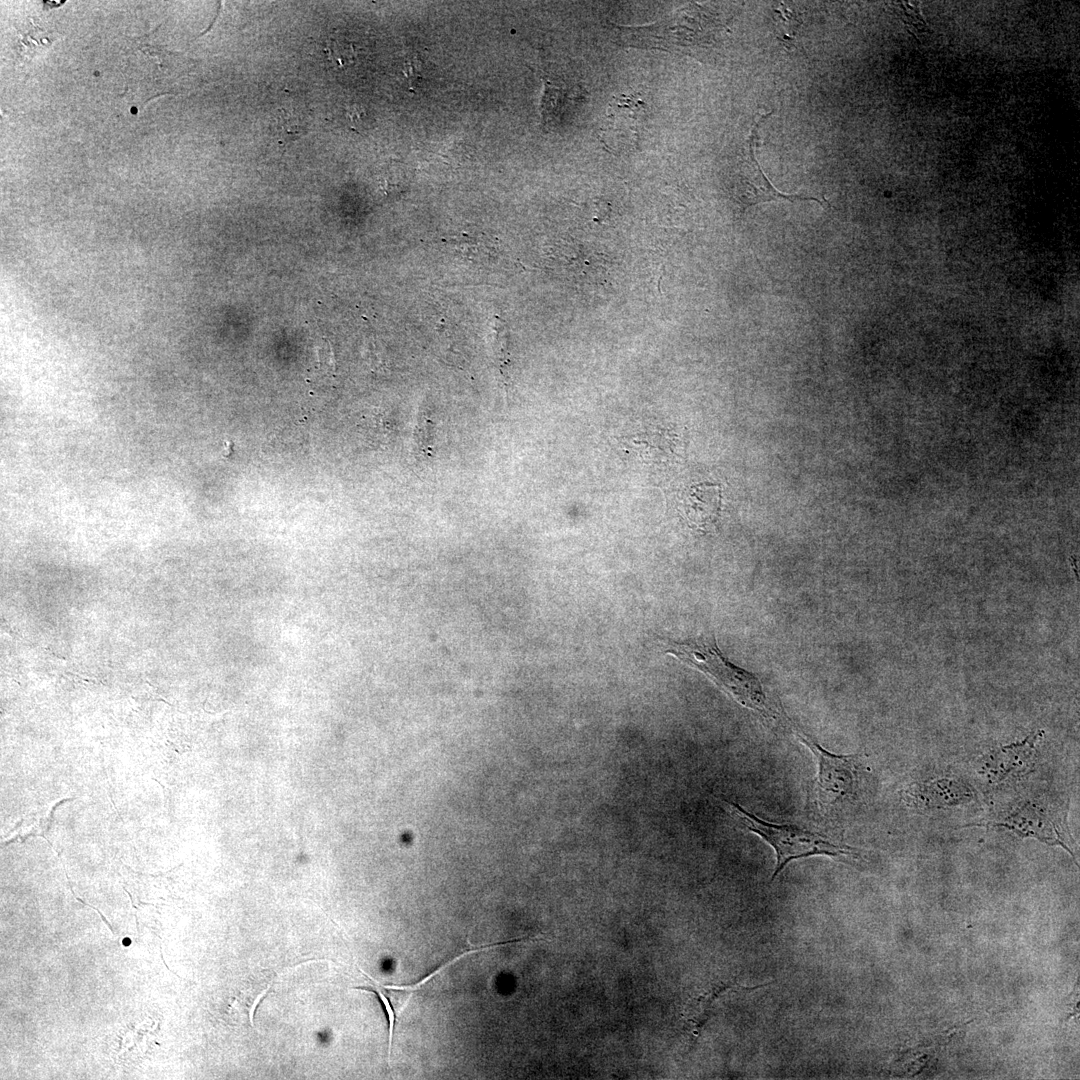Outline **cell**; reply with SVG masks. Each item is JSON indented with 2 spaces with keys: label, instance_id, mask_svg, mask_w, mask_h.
I'll return each instance as SVG.
<instances>
[{
  "label": "cell",
  "instance_id": "1",
  "mask_svg": "<svg viewBox=\"0 0 1080 1080\" xmlns=\"http://www.w3.org/2000/svg\"><path fill=\"white\" fill-rule=\"evenodd\" d=\"M666 654L705 673L742 706L773 722L785 721L784 715L768 697L760 680L751 672L728 661L720 652L715 639L698 637L685 642H672Z\"/></svg>",
  "mask_w": 1080,
  "mask_h": 1080
},
{
  "label": "cell",
  "instance_id": "2",
  "mask_svg": "<svg viewBox=\"0 0 1080 1080\" xmlns=\"http://www.w3.org/2000/svg\"><path fill=\"white\" fill-rule=\"evenodd\" d=\"M733 814L750 832L758 835L774 850L776 863L771 881L793 860L811 856L857 858L856 848L833 840L828 835L792 824L766 821L733 801H726Z\"/></svg>",
  "mask_w": 1080,
  "mask_h": 1080
},
{
  "label": "cell",
  "instance_id": "3",
  "mask_svg": "<svg viewBox=\"0 0 1080 1080\" xmlns=\"http://www.w3.org/2000/svg\"><path fill=\"white\" fill-rule=\"evenodd\" d=\"M789 727L797 739L815 756L817 776L811 788V800L817 811L827 814L844 802L857 797L861 783L858 755L834 754L791 721Z\"/></svg>",
  "mask_w": 1080,
  "mask_h": 1080
},
{
  "label": "cell",
  "instance_id": "4",
  "mask_svg": "<svg viewBox=\"0 0 1080 1080\" xmlns=\"http://www.w3.org/2000/svg\"><path fill=\"white\" fill-rule=\"evenodd\" d=\"M132 52L126 65L127 91L139 102L179 89L194 64L160 46L140 45Z\"/></svg>",
  "mask_w": 1080,
  "mask_h": 1080
},
{
  "label": "cell",
  "instance_id": "5",
  "mask_svg": "<svg viewBox=\"0 0 1080 1080\" xmlns=\"http://www.w3.org/2000/svg\"><path fill=\"white\" fill-rule=\"evenodd\" d=\"M1021 837H1032L1048 845H1060L1074 856L1067 845L1065 818L1060 810L1042 799L1027 800L1016 806L1001 821L990 823Z\"/></svg>",
  "mask_w": 1080,
  "mask_h": 1080
},
{
  "label": "cell",
  "instance_id": "6",
  "mask_svg": "<svg viewBox=\"0 0 1080 1080\" xmlns=\"http://www.w3.org/2000/svg\"><path fill=\"white\" fill-rule=\"evenodd\" d=\"M646 103L635 95L621 94L608 104L599 138L614 154L632 152L638 147L645 118Z\"/></svg>",
  "mask_w": 1080,
  "mask_h": 1080
},
{
  "label": "cell",
  "instance_id": "7",
  "mask_svg": "<svg viewBox=\"0 0 1080 1080\" xmlns=\"http://www.w3.org/2000/svg\"><path fill=\"white\" fill-rule=\"evenodd\" d=\"M771 113L761 115L758 122H755L752 126L750 135L747 140V150L744 154V160L740 169L738 180V198L744 206L755 205L762 202L773 200H814L821 204L824 202L819 201L813 197H803L801 195L786 194L778 191L765 176L759 162L756 159L755 148L757 142V128L759 123L769 116Z\"/></svg>",
  "mask_w": 1080,
  "mask_h": 1080
},
{
  "label": "cell",
  "instance_id": "8",
  "mask_svg": "<svg viewBox=\"0 0 1080 1080\" xmlns=\"http://www.w3.org/2000/svg\"><path fill=\"white\" fill-rule=\"evenodd\" d=\"M1042 734V731H1038L1022 741L987 752L979 760L980 774L994 783L1021 776L1033 763L1036 745Z\"/></svg>",
  "mask_w": 1080,
  "mask_h": 1080
},
{
  "label": "cell",
  "instance_id": "9",
  "mask_svg": "<svg viewBox=\"0 0 1080 1080\" xmlns=\"http://www.w3.org/2000/svg\"><path fill=\"white\" fill-rule=\"evenodd\" d=\"M909 805L919 809H941L971 802L975 791L955 777H936L915 783L905 793Z\"/></svg>",
  "mask_w": 1080,
  "mask_h": 1080
},
{
  "label": "cell",
  "instance_id": "10",
  "mask_svg": "<svg viewBox=\"0 0 1080 1080\" xmlns=\"http://www.w3.org/2000/svg\"><path fill=\"white\" fill-rule=\"evenodd\" d=\"M720 508L719 486L707 483L691 488L684 507L689 522L699 529L713 525L719 516Z\"/></svg>",
  "mask_w": 1080,
  "mask_h": 1080
},
{
  "label": "cell",
  "instance_id": "11",
  "mask_svg": "<svg viewBox=\"0 0 1080 1080\" xmlns=\"http://www.w3.org/2000/svg\"><path fill=\"white\" fill-rule=\"evenodd\" d=\"M18 30L21 55L27 59L44 52L58 38L52 29H46L32 18Z\"/></svg>",
  "mask_w": 1080,
  "mask_h": 1080
},
{
  "label": "cell",
  "instance_id": "12",
  "mask_svg": "<svg viewBox=\"0 0 1080 1080\" xmlns=\"http://www.w3.org/2000/svg\"><path fill=\"white\" fill-rule=\"evenodd\" d=\"M273 130L280 140L291 142L306 133L307 121L296 111L280 110L274 119Z\"/></svg>",
  "mask_w": 1080,
  "mask_h": 1080
},
{
  "label": "cell",
  "instance_id": "13",
  "mask_svg": "<svg viewBox=\"0 0 1080 1080\" xmlns=\"http://www.w3.org/2000/svg\"><path fill=\"white\" fill-rule=\"evenodd\" d=\"M522 940H524V939H514V940H509L507 942H500L498 944H492V945L483 946V947H479V948H475V949H470V950H467L465 952H462L459 955H457L456 957L452 958L450 961H448L445 964H443L442 966L438 967L436 970L431 972L429 975H427L426 977L421 979L419 982H417L415 984H412V985H402V986L383 985V984L379 983L377 980H375L374 978H372L369 974L364 972L362 969H360V971L366 977H368L373 983L379 985L380 987H382L384 989H391V990H398V991H415V990L421 988L424 984H426L429 980H431L440 971H442L443 969L451 966L453 963L457 962L458 960H460L461 958H463V957H465V956H467L469 954H474V953H477V952L489 950V949L496 948V947H499V946H505V945L512 944V943L522 941Z\"/></svg>",
  "mask_w": 1080,
  "mask_h": 1080
},
{
  "label": "cell",
  "instance_id": "14",
  "mask_svg": "<svg viewBox=\"0 0 1080 1080\" xmlns=\"http://www.w3.org/2000/svg\"><path fill=\"white\" fill-rule=\"evenodd\" d=\"M353 989H358V990H363V991H366V992L375 993L377 995V997L379 998V1000L381 1001V1003H382V1005H383V1007L385 1009V1012H386V1015H387V1018H388V1026H389V1028H388L389 1029L388 1063L390 1064L391 1046H392V1039H393V1033H394L395 1022H396V1015H397L396 1012L394 1011V1008H393L391 1002H390V999L384 993L382 988L377 984H376V986L370 985L368 987H354Z\"/></svg>",
  "mask_w": 1080,
  "mask_h": 1080
}]
</instances>
